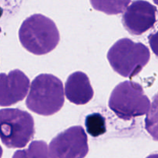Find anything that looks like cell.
<instances>
[{"label": "cell", "instance_id": "cell-7", "mask_svg": "<svg viewBox=\"0 0 158 158\" xmlns=\"http://www.w3.org/2000/svg\"><path fill=\"white\" fill-rule=\"evenodd\" d=\"M157 8L143 0L131 3L123 15V23L129 32L140 35L153 27L156 22Z\"/></svg>", "mask_w": 158, "mask_h": 158}, {"label": "cell", "instance_id": "cell-16", "mask_svg": "<svg viewBox=\"0 0 158 158\" xmlns=\"http://www.w3.org/2000/svg\"><path fill=\"white\" fill-rule=\"evenodd\" d=\"M153 1L154 2V3H155V4L158 5V0H153Z\"/></svg>", "mask_w": 158, "mask_h": 158}, {"label": "cell", "instance_id": "cell-2", "mask_svg": "<svg viewBox=\"0 0 158 158\" xmlns=\"http://www.w3.org/2000/svg\"><path fill=\"white\" fill-rule=\"evenodd\" d=\"M64 103L61 80L51 74H40L31 84L26 106L40 115L49 116L60 110Z\"/></svg>", "mask_w": 158, "mask_h": 158}, {"label": "cell", "instance_id": "cell-14", "mask_svg": "<svg viewBox=\"0 0 158 158\" xmlns=\"http://www.w3.org/2000/svg\"><path fill=\"white\" fill-rule=\"evenodd\" d=\"M149 43L153 52L158 56V31L155 33H152L150 35Z\"/></svg>", "mask_w": 158, "mask_h": 158}, {"label": "cell", "instance_id": "cell-11", "mask_svg": "<svg viewBox=\"0 0 158 158\" xmlns=\"http://www.w3.org/2000/svg\"><path fill=\"white\" fill-rule=\"evenodd\" d=\"M12 158H49V148L43 140L33 141L26 150L15 151Z\"/></svg>", "mask_w": 158, "mask_h": 158}, {"label": "cell", "instance_id": "cell-12", "mask_svg": "<svg viewBox=\"0 0 158 158\" xmlns=\"http://www.w3.org/2000/svg\"><path fill=\"white\" fill-rule=\"evenodd\" d=\"M86 131L89 135L97 137L106 132V120L100 114H92L88 115L85 120Z\"/></svg>", "mask_w": 158, "mask_h": 158}, {"label": "cell", "instance_id": "cell-1", "mask_svg": "<svg viewBox=\"0 0 158 158\" xmlns=\"http://www.w3.org/2000/svg\"><path fill=\"white\" fill-rule=\"evenodd\" d=\"M19 38L26 50L35 55H44L56 47L60 33L52 19L41 14H34L23 21Z\"/></svg>", "mask_w": 158, "mask_h": 158}, {"label": "cell", "instance_id": "cell-9", "mask_svg": "<svg viewBox=\"0 0 158 158\" xmlns=\"http://www.w3.org/2000/svg\"><path fill=\"white\" fill-rule=\"evenodd\" d=\"M66 98L77 105L86 104L94 97L89 78L83 72H75L68 77L65 85Z\"/></svg>", "mask_w": 158, "mask_h": 158}, {"label": "cell", "instance_id": "cell-8", "mask_svg": "<svg viewBox=\"0 0 158 158\" xmlns=\"http://www.w3.org/2000/svg\"><path fill=\"white\" fill-rule=\"evenodd\" d=\"M29 80L26 74L19 69L10 71L8 75L0 76V104L9 106L21 101L27 94Z\"/></svg>", "mask_w": 158, "mask_h": 158}, {"label": "cell", "instance_id": "cell-4", "mask_svg": "<svg viewBox=\"0 0 158 158\" xmlns=\"http://www.w3.org/2000/svg\"><path fill=\"white\" fill-rule=\"evenodd\" d=\"M151 105L141 86L132 81H124L117 85L109 100L111 110L124 120L148 114Z\"/></svg>", "mask_w": 158, "mask_h": 158}, {"label": "cell", "instance_id": "cell-3", "mask_svg": "<svg viewBox=\"0 0 158 158\" xmlns=\"http://www.w3.org/2000/svg\"><path fill=\"white\" fill-rule=\"evenodd\" d=\"M150 51L145 45L130 39H121L111 46L107 59L114 71L127 78L137 76L150 60Z\"/></svg>", "mask_w": 158, "mask_h": 158}, {"label": "cell", "instance_id": "cell-15", "mask_svg": "<svg viewBox=\"0 0 158 158\" xmlns=\"http://www.w3.org/2000/svg\"><path fill=\"white\" fill-rule=\"evenodd\" d=\"M147 158H158V154H151V155L148 156Z\"/></svg>", "mask_w": 158, "mask_h": 158}, {"label": "cell", "instance_id": "cell-13", "mask_svg": "<svg viewBox=\"0 0 158 158\" xmlns=\"http://www.w3.org/2000/svg\"><path fill=\"white\" fill-rule=\"evenodd\" d=\"M145 128L153 139L158 140V93L154 96L145 119Z\"/></svg>", "mask_w": 158, "mask_h": 158}, {"label": "cell", "instance_id": "cell-6", "mask_svg": "<svg viewBox=\"0 0 158 158\" xmlns=\"http://www.w3.org/2000/svg\"><path fill=\"white\" fill-rule=\"evenodd\" d=\"M88 137L80 126L71 127L49 143V158H84L88 154Z\"/></svg>", "mask_w": 158, "mask_h": 158}, {"label": "cell", "instance_id": "cell-5", "mask_svg": "<svg viewBox=\"0 0 158 158\" xmlns=\"http://www.w3.org/2000/svg\"><path fill=\"white\" fill-rule=\"evenodd\" d=\"M0 123L2 142L7 148H24L33 137V118L26 111L19 109L1 110Z\"/></svg>", "mask_w": 158, "mask_h": 158}, {"label": "cell", "instance_id": "cell-10", "mask_svg": "<svg viewBox=\"0 0 158 158\" xmlns=\"http://www.w3.org/2000/svg\"><path fill=\"white\" fill-rule=\"evenodd\" d=\"M131 0H90L96 10L108 15H116L123 12Z\"/></svg>", "mask_w": 158, "mask_h": 158}]
</instances>
